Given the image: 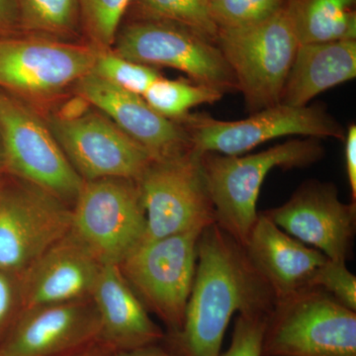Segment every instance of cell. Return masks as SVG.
I'll return each instance as SVG.
<instances>
[{
	"instance_id": "obj_1",
	"label": "cell",
	"mask_w": 356,
	"mask_h": 356,
	"mask_svg": "<svg viewBox=\"0 0 356 356\" xmlns=\"http://www.w3.org/2000/svg\"><path fill=\"white\" fill-rule=\"evenodd\" d=\"M276 300L245 248L216 222L206 227L184 325L175 334L182 355H221L234 315L268 316Z\"/></svg>"
},
{
	"instance_id": "obj_2",
	"label": "cell",
	"mask_w": 356,
	"mask_h": 356,
	"mask_svg": "<svg viewBox=\"0 0 356 356\" xmlns=\"http://www.w3.org/2000/svg\"><path fill=\"white\" fill-rule=\"evenodd\" d=\"M318 139L307 138L276 145L248 156L199 154L216 224L245 247L259 212L261 185L274 168H305L322 159Z\"/></svg>"
},
{
	"instance_id": "obj_3",
	"label": "cell",
	"mask_w": 356,
	"mask_h": 356,
	"mask_svg": "<svg viewBox=\"0 0 356 356\" xmlns=\"http://www.w3.org/2000/svg\"><path fill=\"white\" fill-rule=\"evenodd\" d=\"M262 356H356V312L309 286L276 300Z\"/></svg>"
},
{
	"instance_id": "obj_4",
	"label": "cell",
	"mask_w": 356,
	"mask_h": 356,
	"mask_svg": "<svg viewBox=\"0 0 356 356\" xmlns=\"http://www.w3.org/2000/svg\"><path fill=\"white\" fill-rule=\"evenodd\" d=\"M216 44L252 113L280 104L299 46L284 7L257 24L218 30Z\"/></svg>"
},
{
	"instance_id": "obj_5",
	"label": "cell",
	"mask_w": 356,
	"mask_h": 356,
	"mask_svg": "<svg viewBox=\"0 0 356 356\" xmlns=\"http://www.w3.org/2000/svg\"><path fill=\"white\" fill-rule=\"evenodd\" d=\"M4 172L74 205L83 184L48 124L24 100L0 89Z\"/></svg>"
},
{
	"instance_id": "obj_6",
	"label": "cell",
	"mask_w": 356,
	"mask_h": 356,
	"mask_svg": "<svg viewBox=\"0 0 356 356\" xmlns=\"http://www.w3.org/2000/svg\"><path fill=\"white\" fill-rule=\"evenodd\" d=\"M203 229L140 243L119 264L124 277L149 312L177 334L197 264V242Z\"/></svg>"
},
{
	"instance_id": "obj_7",
	"label": "cell",
	"mask_w": 356,
	"mask_h": 356,
	"mask_svg": "<svg viewBox=\"0 0 356 356\" xmlns=\"http://www.w3.org/2000/svg\"><path fill=\"white\" fill-rule=\"evenodd\" d=\"M70 232L103 264L119 266L143 242L146 232L137 180H83L72 206Z\"/></svg>"
},
{
	"instance_id": "obj_8",
	"label": "cell",
	"mask_w": 356,
	"mask_h": 356,
	"mask_svg": "<svg viewBox=\"0 0 356 356\" xmlns=\"http://www.w3.org/2000/svg\"><path fill=\"white\" fill-rule=\"evenodd\" d=\"M193 153L240 156L268 140L286 137L344 139L343 128L318 106L280 104L254 112L238 121L217 120L204 114H187L179 119Z\"/></svg>"
},
{
	"instance_id": "obj_9",
	"label": "cell",
	"mask_w": 356,
	"mask_h": 356,
	"mask_svg": "<svg viewBox=\"0 0 356 356\" xmlns=\"http://www.w3.org/2000/svg\"><path fill=\"white\" fill-rule=\"evenodd\" d=\"M137 182L146 213L143 242L204 229L216 222L199 154L191 151L153 161Z\"/></svg>"
},
{
	"instance_id": "obj_10",
	"label": "cell",
	"mask_w": 356,
	"mask_h": 356,
	"mask_svg": "<svg viewBox=\"0 0 356 356\" xmlns=\"http://www.w3.org/2000/svg\"><path fill=\"white\" fill-rule=\"evenodd\" d=\"M111 51L138 64L180 70L194 83L224 93L236 88L233 72L217 44L184 26L133 19L119 28Z\"/></svg>"
},
{
	"instance_id": "obj_11",
	"label": "cell",
	"mask_w": 356,
	"mask_h": 356,
	"mask_svg": "<svg viewBox=\"0 0 356 356\" xmlns=\"http://www.w3.org/2000/svg\"><path fill=\"white\" fill-rule=\"evenodd\" d=\"M98 51L31 35L0 39V89L24 102L50 99L92 70Z\"/></svg>"
},
{
	"instance_id": "obj_12",
	"label": "cell",
	"mask_w": 356,
	"mask_h": 356,
	"mask_svg": "<svg viewBox=\"0 0 356 356\" xmlns=\"http://www.w3.org/2000/svg\"><path fill=\"white\" fill-rule=\"evenodd\" d=\"M70 226L69 204L15 177L0 184V269L22 273Z\"/></svg>"
},
{
	"instance_id": "obj_13",
	"label": "cell",
	"mask_w": 356,
	"mask_h": 356,
	"mask_svg": "<svg viewBox=\"0 0 356 356\" xmlns=\"http://www.w3.org/2000/svg\"><path fill=\"white\" fill-rule=\"evenodd\" d=\"M47 124L84 181L102 178L138 180L153 161L144 147L100 111L88 109L70 118L51 115Z\"/></svg>"
},
{
	"instance_id": "obj_14",
	"label": "cell",
	"mask_w": 356,
	"mask_h": 356,
	"mask_svg": "<svg viewBox=\"0 0 356 356\" xmlns=\"http://www.w3.org/2000/svg\"><path fill=\"white\" fill-rule=\"evenodd\" d=\"M281 229L332 261H348L356 228L355 203L339 199L334 184L310 181L286 203L264 212Z\"/></svg>"
},
{
	"instance_id": "obj_15",
	"label": "cell",
	"mask_w": 356,
	"mask_h": 356,
	"mask_svg": "<svg viewBox=\"0 0 356 356\" xmlns=\"http://www.w3.org/2000/svg\"><path fill=\"white\" fill-rule=\"evenodd\" d=\"M91 297L21 312L0 346V356H72L100 341Z\"/></svg>"
},
{
	"instance_id": "obj_16",
	"label": "cell",
	"mask_w": 356,
	"mask_h": 356,
	"mask_svg": "<svg viewBox=\"0 0 356 356\" xmlns=\"http://www.w3.org/2000/svg\"><path fill=\"white\" fill-rule=\"evenodd\" d=\"M76 95L99 110L124 133L144 147L153 161L192 151L191 140L177 121L154 111L143 98L89 72L76 84Z\"/></svg>"
},
{
	"instance_id": "obj_17",
	"label": "cell",
	"mask_w": 356,
	"mask_h": 356,
	"mask_svg": "<svg viewBox=\"0 0 356 356\" xmlns=\"http://www.w3.org/2000/svg\"><path fill=\"white\" fill-rule=\"evenodd\" d=\"M102 266L70 229L21 273L23 310L89 298Z\"/></svg>"
},
{
	"instance_id": "obj_18",
	"label": "cell",
	"mask_w": 356,
	"mask_h": 356,
	"mask_svg": "<svg viewBox=\"0 0 356 356\" xmlns=\"http://www.w3.org/2000/svg\"><path fill=\"white\" fill-rule=\"evenodd\" d=\"M245 248L277 299L308 287L316 269L327 259L320 250L288 235L264 212L259 213Z\"/></svg>"
},
{
	"instance_id": "obj_19",
	"label": "cell",
	"mask_w": 356,
	"mask_h": 356,
	"mask_svg": "<svg viewBox=\"0 0 356 356\" xmlns=\"http://www.w3.org/2000/svg\"><path fill=\"white\" fill-rule=\"evenodd\" d=\"M91 299L99 316L100 341L115 351L156 344L163 339L117 264H103Z\"/></svg>"
},
{
	"instance_id": "obj_20",
	"label": "cell",
	"mask_w": 356,
	"mask_h": 356,
	"mask_svg": "<svg viewBox=\"0 0 356 356\" xmlns=\"http://www.w3.org/2000/svg\"><path fill=\"white\" fill-rule=\"evenodd\" d=\"M355 76V40L299 44L280 103L307 106L320 93Z\"/></svg>"
},
{
	"instance_id": "obj_21",
	"label": "cell",
	"mask_w": 356,
	"mask_h": 356,
	"mask_svg": "<svg viewBox=\"0 0 356 356\" xmlns=\"http://www.w3.org/2000/svg\"><path fill=\"white\" fill-rule=\"evenodd\" d=\"M356 0H286L285 13L299 44L355 40Z\"/></svg>"
},
{
	"instance_id": "obj_22",
	"label": "cell",
	"mask_w": 356,
	"mask_h": 356,
	"mask_svg": "<svg viewBox=\"0 0 356 356\" xmlns=\"http://www.w3.org/2000/svg\"><path fill=\"white\" fill-rule=\"evenodd\" d=\"M23 34L64 40L81 30L79 0H16Z\"/></svg>"
},
{
	"instance_id": "obj_23",
	"label": "cell",
	"mask_w": 356,
	"mask_h": 356,
	"mask_svg": "<svg viewBox=\"0 0 356 356\" xmlns=\"http://www.w3.org/2000/svg\"><path fill=\"white\" fill-rule=\"evenodd\" d=\"M129 9L133 19L163 21L184 26L216 43L219 29L206 0H132Z\"/></svg>"
},
{
	"instance_id": "obj_24",
	"label": "cell",
	"mask_w": 356,
	"mask_h": 356,
	"mask_svg": "<svg viewBox=\"0 0 356 356\" xmlns=\"http://www.w3.org/2000/svg\"><path fill=\"white\" fill-rule=\"evenodd\" d=\"M222 95L224 92L219 89L194 81L161 77L149 86L143 98L161 116L177 121L193 107L219 102Z\"/></svg>"
},
{
	"instance_id": "obj_25",
	"label": "cell",
	"mask_w": 356,
	"mask_h": 356,
	"mask_svg": "<svg viewBox=\"0 0 356 356\" xmlns=\"http://www.w3.org/2000/svg\"><path fill=\"white\" fill-rule=\"evenodd\" d=\"M132 0H79L81 32L98 50H111Z\"/></svg>"
},
{
	"instance_id": "obj_26",
	"label": "cell",
	"mask_w": 356,
	"mask_h": 356,
	"mask_svg": "<svg viewBox=\"0 0 356 356\" xmlns=\"http://www.w3.org/2000/svg\"><path fill=\"white\" fill-rule=\"evenodd\" d=\"M91 72L117 88L140 96L161 77L154 67L122 58L111 50L98 51Z\"/></svg>"
},
{
	"instance_id": "obj_27",
	"label": "cell",
	"mask_w": 356,
	"mask_h": 356,
	"mask_svg": "<svg viewBox=\"0 0 356 356\" xmlns=\"http://www.w3.org/2000/svg\"><path fill=\"white\" fill-rule=\"evenodd\" d=\"M286 0H221L210 4L218 29L257 24L280 11Z\"/></svg>"
},
{
	"instance_id": "obj_28",
	"label": "cell",
	"mask_w": 356,
	"mask_h": 356,
	"mask_svg": "<svg viewBox=\"0 0 356 356\" xmlns=\"http://www.w3.org/2000/svg\"><path fill=\"white\" fill-rule=\"evenodd\" d=\"M309 286L321 288L344 307L356 312V276L348 270L346 262L327 259L316 269Z\"/></svg>"
},
{
	"instance_id": "obj_29",
	"label": "cell",
	"mask_w": 356,
	"mask_h": 356,
	"mask_svg": "<svg viewBox=\"0 0 356 356\" xmlns=\"http://www.w3.org/2000/svg\"><path fill=\"white\" fill-rule=\"evenodd\" d=\"M267 316L238 315L231 343L220 356H262Z\"/></svg>"
},
{
	"instance_id": "obj_30",
	"label": "cell",
	"mask_w": 356,
	"mask_h": 356,
	"mask_svg": "<svg viewBox=\"0 0 356 356\" xmlns=\"http://www.w3.org/2000/svg\"><path fill=\"white\" fill-rule=\"evenodd\" d=\"M22 310L21 274L0 269V337L8 334Z\"/></svg>"
},
{
	"instance_id": "obj_31",
	"label": "cell",
	"mask_w": 356,
	"mask_h": 356,
	"mask_svg": "<svg viewBox=\"0 0 356 356\" xmlns=\"http://www.w3.org/2000/svg\"><path fill=\"white\" fill-rule=\"evenodd\" d=\"M16 0H0V39L22 35Z\"/></svg>"
},
{
	"instance_id": "obj_32",
	"label": "cell",
	"mask_w": 356,
	"mask_h": 356,
	"mask_svg": "<svg viewBox=\"0 0 356 356\" xmlns=\"http://www.w3.org/2000/svg\"><path fill=\"white\" fill-rule=\"evenodd\" d=\"M346 173L353 201L356 199V127L351 125L346 134Z\"/></svg>"
},
{
	"instance_id": "obj_33",
	"label": "cell",
	"mask_w": 356,
	"mask_h": 356,
	"mask_svg": "<svg viewBox=\"0 0 356 356\" xmlns=\"http://www.w3.org/2000/svg\"><path fill=\"white\" fill-rule=\"evenodd\" d=\"M114 356H172L165 350H161L156 344L140 346L128 350L115 351Z\"/></svg>"
},
{
	"instance_id": "obj_34",
	"label": "cell",
	"mask_w": 356,
	"mask_h": 356,
	"mask_svg": "<svg viewBox=\"0 0 356 356\" xmlns=\"http://www.w3.org/2000/svg\"><path fill=\"white\" fill-rule=\"evenodd\" d=\"M115 350L102 341H98L88 348L72 356H114Z\"/></svg>"
},
{
	"instance_id": "obj_35",
	"label": "cell",
	"mask_w": 356,
	"mask_h": 356,
	"mask_svg": "<svg viewBox=\"0 0 356 356\" xmlns=\"http://www.w3.org/2000/svg\"><path fill=\"white\" fill-rule=\"evenodd\" d=\"M4 172L3 154H2L1 143H0V175Z\"/></svg>"
},
{
	"instance_id": "obj_36",
	"label": "cell",
	"mask_w": 356,
	"mask_h": 356,
	"mask_svg": "<svg viewBox=\"0 0 356 356\" xmlns=\"http://www.w3.org/2000/svg\"><path fill=\"white\" fill-rule=\"evenodd\" d=\"M206 1L208 2V4H213V3H216V2L218 1H221V0H206Z\"/></svg>"
}]
</instances>
